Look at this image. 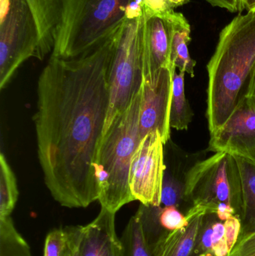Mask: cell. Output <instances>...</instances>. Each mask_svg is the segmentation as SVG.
<instances>
[{
  "mask_svg": "<svg viewBox=\"0 0 255 256\" xmlns=\"http://www.w3.org/2000/svg\"><path fill=\"white\" fill-rule=\"evenodd\" d=\"M119 28L77 58L51 56L39 76L33 117L37 155L45 184L63 207L82 208L98 200L92 165L109 110Z\"/></svg>",
  "mask_w": 255,
  "mask_h": 256,
  "instance_id": "6da1fadb",
  "label": "cell"
},
{
  "mask_svg": "<svg viewBox=\"0 0 255 256\" xmlns=\"http://www.w3.org/2000/svg\"><path fill=\"white\" fill-rule=\"evenodd\" d=\"M255 66V13L235 16L220 34L208 64L207 118L210 132L229 120Z\"/></svg>",
  "mask_w": 255,
  "mask_h": 256,
  "instance_id": "7a4b0ae2",
  "label": "cell"
},
{
  "mask_svg": "<svg viewBox=\"0 0 255 256\" xmlns=\"http://www.w3.org/2000/svg\"><path fill=\"white\" fill-rule=\"evenodd\" d=\"M142 88L128 108L117 116L102 134L93 162L102 208L116 214L123 206L136 201L130 190L132 158L140 142L139 115Z\"/></svg>",
  "mask_w": 255,
  "mask_h": 256,
  "instance_id": "3957f363",
  "label": "cell"
},
{
  "mask_svg": "<svg viewBox=\"0 0 255 256\" xmlns=\"http://www.w3.org/2000/svg\"><path fill=\"white\" fill-rule=\"evenodd\" d=\"M131 0H65L52 56L70 60L94 49L120 28Z\"/></svg>",
  "mask_w": 255,
  "mask_h": 256,
  "instance_id": "277c9868",
  "label": "cell"
},
{
  "mask_svg": "<svg viewBox=\"0 0 255 256\" xmlns=\"http://www.w3.org/2000/svg\"><path fill=\"white\" fill-rule=\"evenodd\" d=\"M186 198L191 208L199 206L208 213L226 204L241 219L243 210L242 184L236 158L227 152L196 162L189 173Z\"/></svg>",
  "mask_w": 255,
  "mask_h": 256,
  "instance_id": "5b68a950",
  "label": "cell"
},
{
  "mask_svg": "<svg viewBox=\"0 0 255 256\" xmlns=\"http://www.w3.org/2000/svg\"><path fill=\"white\" fill-rule=\"evenodd\" d=\"M143 31L144 14L138 19L124 20L120 27L109 70V105L103 132L142 88Z\"/></svg>",
  "mask_w": 255,
  "mask_h": 256,
  "instance_id": "8992f818",
  "label": "cell"
},
{
  "mask_svg": "<svg viewBox=\"0 0 255 256\" xmlns=\"http://www.w3.org/2000/svg\"><path fill=\"white\" fill-rule=\"evenodd\" d=\"M40 34L27 0H0V88L10 82L19 66L38 60Z\"/></svg>",
  "mask_w": 255,
  "mask_h": 256,
  "instance_id": "52a82bcc",
  "label": "cell"
},
{
  "mask_svg": "<svg viewBox=\"0 0 255 256\" xmlns=\"http://www.w3.org/2000/svg\"><path fill=\"white\" fill-rule=\"evenodd\" d=\"M164 144L160 132L153 131L141 140L133 154L129 182L133 198L142 204L161 206Z\"/></svg>",
  "mask_w": 255,
  "mask_h": 256,
  "instance_id": "ba28073f",
  "label": "cell"
},
{
  "mask_svg": "<svg viewBox=\"0 0 255 256\" xmlns=\"http://www.w3.org/2000/svg\"><path fill=\"white\" fill-rule=\"evenodd\" d=\"M175 70L165 68L152 81H143L139 115L141 140L156 130L161 134L164 144L171 140L170 108Z\"/></svg>",
  "mask_w": 255,
  "mask_h": 256,
  "instance_id": "9c48e42d",
  "label": "cell"
},
{
  "mask_svg": "<svg viewBox=\"0 0 255 256\" xmlns=\"http://www.w3.org/2000/svg\"><path fill=\"white\" fill-rule=\"evenodd\" d=\"M208 150L227 152L255 162V108L244 96L226 122L211 134Z\"/></svg>",
  "mask_w": 255,
  "mask_h": 256,
  "instance_id": "30bf717a",
  "label": "cell"
},
{
  "mask_svg": "<svg viewBox=\"0 0 255 256\" xmlns=\"http://www.w3.org/2000/svg\"><path fill=\"white\" fill-rule=\"evenodd\" d=\"M205 152L187 153L172 140L164 144L165 170L161 206H175L184 214L191 208L186 198L189 173L193 166L205 158Z\"/></svg>",
  "mask_w": 255,
  "mask_h": 256,
  "instance_id": "8fae6325",
  "label": "cell"
},
{
  "mask_svg": "<svg viewBox=\"0 0 255 256\" xmlns=\"http://www.w3.org/2000/svg\"><path fill=\"white\" fill-rule=\"evenodd\" d=\"M171 44L169 18L144 14L143 81L155 79L165 68L175 69L170 63Z\"/></svg>",
  "mask_w": 255,
  "mask_h": 256,
  "instance_id": "7c38bea8",
  "label": "cell"
},
{
  "mask_svg": "<svg viewBox=\"0 0 255 256\" xmlns=\"http://www.w3.org/2000/svg\"><path fill=\"white\" fill-rule=\"evenodd\" d=\"M79 256H122L115 231V213L101 207L97 218L82 226Z\"/></svg>",
  "mask_w": 255,
  "mask_h": 256,
  "instance_id": "4fadbf2b",
  "label": "cell"
},
{
  "mask_svg": "<svg viewBox=\"0 0 255 256\" xmlns=\"http://www.w3.org/2000/svg\"><path fill=\"white\" fill-rule=\"evenodd\" d=\"M206 213L205 209L193 206L185 214L188 220L187 226L169 232L157 244L153 256H191Z\"/></svg>",
  "mask_w": 255,
  "mask_h": 256,
  "instance_id": "5bb4252c",
  "label": "cell"
},
{
  "mask_svg": "<svg viewBox=\"0 0 255 256\" xmlns=\"http://www.w3.org/2000/svg\"><path fill=\"white\" fill-rule=\"evenodd\" d=\"M40 34L39 60L52 52L65 0H27Z\"/></svg>",
  "mask_w": 255,
  "mask_h": 256,
  "instance_id": "9a60e30c",
  "label": "cell"
},
{
  "mask_svg": "<svg viewBox=\"0 0 255 256\" xmlns=\"http://www.w3.org/2000/svg\"><path fill=\"white\" fill-rule=\"evenodd\" d=\"M166 18H169L172 25L171 66L194 78L196 62L190 56L188 49V44L191 40L190 24L183 14L178 12H173Z\"/></svg>",
  "mask_w": 255,
  "mask_h": 256,
  "instance_id": "2e32d148",
  "label": "cell"
},
{
  "mask_svg": "<svg viewBox=\"0 0 255 256\" xmlns=\"http://www.w3.org/2000/svg\"><path fill=\"white\" fill-rule=\"evenodd\" d=\"M242 184L243 210L239 238L255 232V162L235 156Z\"/></svg>",
  "mask_w": 255,
  "mask_h": 256,
  "instance_id": "e0dca14e",
  "label": "cell"
},
{
  "mask_svg": "<svg viewBox=\"0 0 255 256\" xmlns=\"http://www.w3.org/2000/svg\"><path fill=\"white\" fill-rule=\"evenodd\" d=\"M193 112L186 98L185 73L177 72L173 75L172 102L170 108L171 128L178 130L188 129L193 118Z\"/></svg>",
  "mask_w": 255,
  "mask_h": 256,
  "instance_id": "ac0fdd59",
  "label": "cell"
},
{
  "mask_svg": "<svg viewBox=\"0 0 255 256\" xmlns=\"http://www.w3.org/2000/svg\"><path fill=\"white\" fill-rule=\"evenodd\" d=\"M19 196L17 182L4 154L0 155V219L10 216Z\"/></svg>",
  "mask_w": 255,
  "mask_h": 256,
  "instance_id": "d6986e66",
  "label": "cell"
},
{
  "mask_svg": "<svg viewBox=\"0 0 255 256\" xmlns=\"http://www.w3.org/2000/svg\"><path fill=\"white\" fill-rule=\"evenodd\" d=\"M160 210L161 206H147L140 203L136 213L140 220L144 237L153 254L160 240L170 232L165 230L160 224Z\"/></svg>",
  "mask_w": 255,
  "mask_h": 256,
  "instance_id": "ffe728a7",
  "label": "cell"
},
{
  "mask_svg": "<svg viewBox=\"0 0 255 256\" xmlns=\"http://www.w3.org/2000/svg\"><path fill=\"white\" fill-rule=\"evenodd\" d=\"M0 256H32L29 246L16 231L10 216L0 219Z\"/></svg>",
  "mask_w": 255,
  "mask_h": 256,
  "instance_id": "44dd1931",
  "label": "cell"
},
{
  "mask_svg": "<svg viewBox=\"0 0 255 256\" xmlns=\"http://www.w3.org/2000/svg\"><path fill=\"white\" fill-rule=\"evenodd\" d=\"M122 256H153L144 237L140 220L136 214L130 218L120 238Z\"/></svg>",
  "mask_w": 255,
  "mask_h": 256,
  "instance_id": "7402d4cb",
  "label": "cell"
},
{
  "mask_svg": "<svg viewBox=\"0 0 255 256\" xmlns=\"http://www.w3.org/2000/svg\"><path fill=\"white\" fill-rule=\"evenodd\" d=\"M77 226L55 228L49 232L44 244V256H71Z\"/></svg>",
  "mask_w": 255,
  "mask_h": 256,
  "instance_id": "603a6c76",
  "label": "cell"
},
{
  "mask_svg": "<svg viewBox=\"0 0 255 256\" xmlns=\"http://www.w3.org/2000/svg\"><path fill=\"white\" fill-rule=\"evenodd\" d=\"M218 220L220 219L215 213L207 212L204 215L202 225L191 256H215L214 252L213 233L214 224Z\"/></svg>",
  "mask_w": 255,
  "mask_h": 256,
  "instance_id": "cb8c5ba5",
  "label": "cell"
},
{
  "mask_svg": "<svg viewBox=\"0 0 255 256\" xmlns=\"http://www.w3.org/2000/svg\"><path fill=\"white\" fill-rule=\"evenodd\" d=\"M160 220L163 228L168 231L184 228L188 222L186 215L175 206H161Z\"/></svg>",
  "mask_w": 255,
  "mask_h": 256,
  "instance_id": "d4e9b609",
  "label": "cell"
},
{
  "mask_svg": "<svg viewBox=\"0 0 255 256\" xmlns=\"http://www.w3.org/2000/svg\"><path fill=\"white\" fill-rule=\"evenodd\" d=\"M144 14L166 18L175 12L168 0H142Z\"/></svg>",
  "mask_w": 255,
  "mask_h": 256,
  "instance_id": "484cf974",
  "label": "cell"
},
{
  "mask_svg": "<svg viewBox=\"0 0 255 256\" xmlns=\"http://www.w3.org/2000/svg\"><path fill=\"white\" fill-rule=\"evenodd\" d=\"M255 252V232L238 239L227 256H250Z\"/></svg>",
  "mask_w": 255,
  "mask_h": 256,
  "instance_id": "4316f807",
  "label": "cell"
},
{
  "mask_svg": "<svg viewBox=\"0 0 255 256\" xmlns=\"http://www.w3.org/2000/svg\"><path fill=\"white\" fill-rule=\"evenodd\" d=\"M226 238L231 250L236 244L241 236V221L238 216H233L224 222Z\"/></svg>",
  "mask_w": 255,
  "mask_h": 256,
  "instance_id": "83f0119b",
  "label": "cell"
},
{
  "mask_svg": "<svg viewBox=\"0 0 255 256\" xmlns=\"http://www.w3.org/2000/svg\"><path fill=\"white\" fill-rule=\"evenodd\" d=\"M143 16L142 0H131L125 10V20H135Z\"/></svg>",
  "mask_w": 255,
  "mask_h": 256,
  "instance_id": "f1b7e54d",
  "label": "cell"
},
{
  "mask_svg": "<svg viewBox=\"0 0 255 256\" xmlns=\"http://www.w3.org/2000/svg\"><path fill=\"white\" fill-rule=\"evenodd\" d=\"M214 7L226 9L230 12H241V0H205Z\"/></svg>",
  "mask_w": 255,
  "mask_h": 256,
  "instance_id": "f546056e",
  "label": "cell"
},
{
  "mask_svg": "<svg viewBox=\"0 0 255 256\" xmlns=\"http://www.w3.org/2000/svg\"><path fill=\"white\" fill-rule=\"evenodd\" d=\"M247 103L252 108H255V66L250 75L247 92L244 94Z\"/></svg>",
  "mask_w": 255,
  "mask_h": 256,
  "instance_id": "4dcf8cb0",
  "label": "cell"
},
{
  "mask_svg": "<svg viewBox=\"0 0 255 256\" xmlns=\"http://www.w3.org/2000/svg\"><path fill=\"white\" fill-rule=\"evenodd\" d=\"M82 226H79L76 237H75L74 244H73V252L71 256H79V244L82 238Z\"/></svg>",
  "mask_w": 255,
  "mask_h": 256,
  "instance_id": "1f68e13d",
  "label": "cell"
},
{
  "mask_svg": "<svg viewBox=\"0 0 255 256\" xmlns=\"http://www.w3.org/2000/svg\"><path fill=\"white\" fill-rule=\"evenodd\" d=\"M244 8V10H247V12L255 13V0H245Z\"/></svg>",
  "mask_w": 255,
  "mask_h": 256,
  "instance_id": "d6a6232c",
  "label": "cell"
},
{
  "mask_svg": "<svg viewBox=\"0 0 255 256\" xmlns=\"http://www.w3.org/2000/svg\"><path fill=\"white\" fill-rule=\"evenodd\" d=\"M168 2L171 4V6L175 9V8L180 7V6L187 4V2H190V0H168Z\"/></svg>",
  "mask_w": 255,
  "mask_h": 256,
  "instance_id": "836d02e7",
  "label": "cell"
},
{
  "mask_svg": "<svg viewBox=\"0 0 255 256\" xmlns=\"http://www.w3.org/2000/svg\"><path fill=\"white\" fill-rule=\"evenodd\" d=\"M244 2H245V0H241V12H243V10H244Z\"/></svg>",
  "mask_w": 255,
  "mask_h": 256,
  "instance_id": "e575fe53",
  "label": "cell"
},
{
  "mask_svg": "<svg viewBox=\"0 0 255 256\" xmlns=\"http://www.w3.org/2000/svg\"><path fill=\"white\" fill-rule=\"evenodd\" d=\"M250 256H255V252L254 254H253V255Z\"/></svg>",
  "mask_w": 255,
  "mask_h": 256,
  "instance_id": "d590c367",
  "label": "cell"
}]
</instances>
